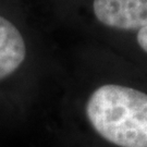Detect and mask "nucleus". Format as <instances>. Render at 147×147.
<instances>
[{
  "label": "nucleus",
  "mask_w": 147,
  "mask_h": 147,
  "mask_svg": "<svg viewBox=\"0 0 147 147\" xmlns=\"http://www.w3.org/2000/svg\"><path fill=\"white\" fill-rule=\"evenodd\" d=\"M97 20L122 31H140L147 26V0H94Z\"/></svg>",
  "instance_id": "nucleus-2"
},
{
  "label": "nucleus",
  "mask_w": 147,
  "mask_h": 147,
  "mask_svg": "<svg viewBox=\"0 0 147 147\" xmlns=\"http://www.w3.org/2000/svg\"><path fill=\"white\" fill-rule=\"evenodd\" d=\"M86 116L97 134L118 147H147V94L106 84L87 100Z\"/></svg>",
  "instance_id": "nucleus-1"
},
{
  "label": "nucleus",
  "mask_w": 147,
  "mask_h": 147,
  "mask_svg": "<svg viewBox=\"0 0 147 147\" xmlns=\"http://www.w3.org/2000/svg\"><path fill=\"white\" fill-rule=\"evenodd\" d=\"M137 42L140 47L147 53V26L143 27L142 30L137 32Z\"/></svg>",
  "instance_id": "nucleus-4"
},
{
  "label": "nucleus",
  "mask_w": 147,
  "mask_h": 147,
  "mask_svg": "<svg viewBox=\"0 0 147 147\" xmlns=\"http://www.w3.org/2000/svg\"><path fill=\"white\" fill-rule=\"evenodd\" d=\"M26 56L24 38L16 25L0 16V80L14 73Z\"/></svg>",
  "instance_id": "nucleus-3"
}]
</instances>
